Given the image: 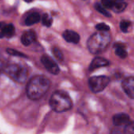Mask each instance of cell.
Wrapping results in <instances>:
<instances>
[{
  "mask_svg": "<svg viewBox=\"0 0 134 134\" xmlns=\"http://www.w3.org/2000/svg\"><path fill=\"white\" fill-rule=\"evenodd\" d=\"M6 51H7V53H8L9 54H10V55H13V56H20V57H24V58L26 57V55H25L24 54L20 53V52H19V51L14 50V49L8 48V49L6 50Z\"/></svg>",
  "mask_w": 134,
  "mask_h": 134,
  "instance_id": "7402d4cb",
  "label": "cell"
},
{
  "mask_svg": "<svg viewBox=\"0 0 134 134\" xmlns=\"http://www.w3.org/2000/svg\"><path fill=\"white\" fill-rule=\"evenodd\" d=\"M63 37L64 39L68 42V43H78L80 40V36L79 35L75 32V31L72 30H66L63 33Z\"/></svg>",
  "mask_w": 134,
  "mask_h": 134,
  "instance_id": "30bf717a",
  "label": "cell"
},
{
  "mask_svg": "<svg viewBox=\"0 0 134 134\" xmlns=\"http://www.w3.org/2000/svg\"><path fill=\"white\" fill-rule=\"evenodd\" d=\"M115 54L119 57H120L121 58H125L127 57L128 53L126 51L125 47L123 46H116V49H115Z\"/></svg>",
  "mask_w": 134,
  "mask_h": 134,
  "instance_id": "9a60e30c",
  "label": "cell"
},
{
  "mask_svg": "<svg viewBox=\"0 0 134 134\" xmlns=\"http://www.w3.org/2000/svg\"><path fill=\"white\" fill-rule=\"evenodd\" d=\"M52 51H53V54L54 57H55L57 59H58L59 61H62V60L64 59L63 53H62V51H61L59 48H57V47H53V50H52Z\"/></svg>",
  "mask_w": 134,
  "mask_h": 134,
  "instance_id": "2e32d148",
  "label": "cell"
},
{
  "mask_svg": "<svg viewBox=\"0 0 134 134\" xmlns=\"http://www.w3.org/2000/svg\"><path fill=\"white\" fill-rule=\"evenodd\" d=\"M124 130L126 134H134V122H130L127 123Z\"/></svg>",
  "mask_w": 134,
  "mask_h": 134,
  "instance_id": "ac0fdd59",
  "label": "cell"
},
{
  "mask_svg": "<svg viewBox=\"0 0 134 134\" xmlns=\"http://www.w3.org/2000/svg\"><path fill=\"white\" fill-rule=\"evenodd\" d=\"M24 1H25V2H31L32 0H24Z\"/></svg>",
  "mask_w": 134,
  "mask_h": 134,
  "instance_id": "484cf974",
  "label": "cell"
},
{
  "mask_svg": "<svg viewBox=\"0 0 134 134\" xmlns=\"http://www.w3.org/2000/svg\"><path fill=\"white\" fill-rule=\"evenodd\" d=\"M110 79L106 76H96L89 80V85L92 92L98 93L102 92L109 84Z\"/></svg>",
  "mask_w": 134,
  "mask_h": 134,
  "instance_id": "5b68a950",
  "label": "cell"
},
{
  "mask_svg": "<svg viewBox=\"0 0 134 134\" xmlns=\"http://www.w3.org/2000/svg\"><path fill=\"white\" fill-rule=\"evenodd\" d=\"M40 21V15L38 13H33L29 14L25 19V24L27 25H32L38 23Z\"/></svg>",
  "mask_w": 134,
  "mask_h": 134,
  "instance_id": "7c38bea8",
  "label": "cell"
},
{
  "mask_svg": "<svg viewBox=\"0 0 134 134\" xmlns=\"http://www.w3.org/2000/svg\"><path fill=\"white\" fill-rule=\"evenodd\" d=\"M41 62L42 63V65L44 66V67L52 74L57 75L60 72V69L58 65L56 63V62L49 55L47 54H44L42 56L41 58Z\"/></svg>",
  "mask_w": 134,
  "mask_h": 134,
  "instance_id": "8992f818",
  "label": "cell"
},
{
  "mask_svg": "<svg viewBox=\"0 0 134 134\" xmlns=\"http://www.w3.org/2000/svg\"><path fill=\"white\" fill-rule=\"evenodd\" d=\"M114 2H115V1H112V0H102V6L104 8L112 9Z\"/></svg>",
  "mask_w": 134,
  "mask_h": 134,
  "instance_id": "603a6c76",
  "label": "cell"
},
{
  "mask_svg": "<svg viewBox=\"0 0 134 134\" xmlns=\"http://www.w3.org/2000/svg\"><path fill=\"white\" fill-rule=\"evenodd\" d=\"M95 8H96V9L98 11V12H100V13H102L103 15H104V16H106V17H110L111 15L109 14V13L105 9V8L103 6H101L100 3H97L96 5H95Z\"/></svg>",
  "mask_w": 134,
  "mask_h": 134,
  "instance_id": "d6986e66",
  "label": "cell"
},
{
  "mask_svg": "<svg viewBox=\"0 0 134 134\" xmlns=\"http://www.w3.org/2000/svg\"><path fill=\"white\" fill-rule=\"evenodd\" d=\"M122 88L124 92L126 93V95L131 98L134 99V77H130L126 79L122 83Z\"/></svg>",
  "mask_w": 134,
  "mask_h": 134,
  "instance_id": "52a82bcc",
  "label": "cell"
},
{
  "mask_svg": "<svg viewBox=\"0 0 134 134\" xmlns=\"http://www.w3.org/2000/svg\"><path fill=\"white\" fill-rule=\"evenodd\" d=\"M5 25V23H3V22H0V30H2Z\"/></svg>",
  "mask_w": 134,
  "mask_h": 134,
  "instance_id": "cb8c5ba5",
  "label": "cell"
},
{
  "mask_svg": "<svg viewBox=\"0 0 134 134\" xmlns=\"http://www.w3.org/2000/svg\"><path fill=\"white\" fill-rule=\"evenodd\" d=\"M36 40V34L34 31L24 32L21 36V43L24 46H29Z\"/></svg>",
  "mask_w": 134,
  "mask_h": 134,
  "instance_id": "ba28073f",
  "label": "cell"
},
{
  "mask_svg": "<svg viewBox=\"0 0 134 134\" xmlns=\"http://www.w3.org/2000/svg\"><path fill=\"white\" fill-rule=\"evenodd\" d=\"M96 28H97V30H98L100 32H108L110 30V27L104 23H100V24H97Z\"/></svg>",
  "mask_w": 134,
  "mask_h": 134,
  "instance_id": "44dd1931",
  "label": "cell"
},
{
  "mask_svg": "<svg viewBox=\"0 0 134 134\" xmlns=\"http://www.w3.org/2000/svg\"><path fill=\"white\" fill-rule=\"evenodd\" d=\"M111 42V36L108 32H96L92 35L87 42L89 51L93 54H97L104 51Z\"/></svg>",
  "mask_w": 134,
  "mask_h": 134,
  "instance_id": "7a4b0ae2",
  "label": "cell"
},
{
  "mask_svg": "<svg viewBox=\"0 0 134 134\" xmlns=\"http://www.w3.org/2000/svg\"><path fill=\"white\" fill-rule=\"evenodd\" d=\"M50 86V81L44 76H35L27 85V96L30 100H38L41 99L48 91Z\"/></svg>",
  "mask_w": 134,
  "mask_h": 134,
  "instance_id": "6da1fadb",
  "label": "cell"
},
{
  "mask_svg": "<svg viewBox=\"0 0 134 134\" xmlns=\"http://www.w3.org/2000/svg\"><path fill=\"white\" fill-rule=\"evenodd\" d=\"M4 37V35H3V33L2 32H0V39L1 38H3Z\"/></svg>",
  "mask_w": 134,
  "mask_h": 134,
  "instance_id": "d4e9b609",
  "label": "cell"
},
{
  "mask_svg": "<svg viewBox=\"0 0 134 134\" xmlns=\"http://www.w3.org/2000/svg\"><path fill=\"white\" fill-rule=\"evenodd\" d=\"M126 6H127V4L126 2H124L123 1H116V2H114L113 7H112L111 9L114 12L121 13L126 8Z\"/></svg>",
  "mask_w": 134,
  "mask_h": 134,
  "instance_id": "5bb4252c",
  "label": "cell"
},
{
  "mask_svg": "<svg viewBox=\"0 0 134 134\" xmlns=\"http://www.w3.org/2000/svg\"><path fill=\"white\" fill-rule=\"evenodd\" d=\"M49 106L56 112H65L71 109L72 101L64 92L57 91L53 93L49 100Z\"/></svg>",
  "mask_w": 134,
  "mask_h": 134,
  "instance_id": "3957f363",
  "label": "cell"
},
{
  "mask_svg": "<svg viewBox=\"0 0 134 134\" xmlns=\"http://www.w3.org/2000/svg\"><path fill=\"white\" fill-rule=\"evenodd\" d=\"M130 122V116L124 113L117 114L113 117V123L117 126H126Z\"/></svg>",
  "mask_w": 134,
  "mask_h": 134,
  "instance_id": "9c48e42d",
  "label": "cell"
},
{
  "mask_svg": "<svg viewBox=\"0 0 134 134\" xmlns=\"http://www.w3.org/2000/svg\"><path fill=\"white\" fill-rule=\"evenodd\" d=\"M5 72L11 79L18 83L25 82L27 77V70L26 68L18 64H12L6 66Z\"/></svg>",
  "mask_w": 134,
  "mask_h": 134,
  "instance_id": "277c9868",
  "label": "cell"
},
{
  "mask_svg": "<svg viewBox=\"0 0 134 134\" xmlns=\"http://www.w3.org/2000/svg\"><path fill=\"white\" fill-rule=\"evenodd\" d=\"M115 1H123V0H115Z\"/></svg>",
  "mask_w": 134,
  "mask_h": 134,
  "instance_id": "4316f807",
  "label": "cell"
},
{
  "mask_svg": "<svg viewBox=\"0 0 134 134\" xmlns=\"http://www.w3.org/2000/svg\"><path fill=\"white\" fill-rule=\"evenodd\" d=\"M52 23H53L52 18L47 13H45L42 17V24L46 27H50L52 25Z\"/></svg>",
  "mask_w": 134,
  "mask_h": 134,
  "instance_id": "e0dca14e",
  "label": "cell"
},
{
  "mask_svg": "<svg viewBox=\"0 0 134 134\" xmlns=\"http://www.w3.org/2000/svg\"><path fill=\"white\" fill-rule=\"evenodd\" d=\"M130 24H131V23L130 21H126V20H122L120 23V28L123 32H127Z\"/></svg>",
  "mask_w": 134,
  "mask_h": 134,
  "instance_id": "ffe728a7",
  "label": "cell"
},
{
  "mask_svg": "<svg viewBox=\"0 0 134 134\" xmlns=\"http://www.w3.org/2000/svg\"><path fill=\"white\" fill-rule=\"evenodd\" d=\"M1 32L3 33L4 36L6 37H11L14 35L15 32V28L12 24H5L3 28L1 30Z\"/></svg>",
  "mask_w": 134,
  "mask_h": 134,
  "instance_id": "4fadbf2b",
  "label": "cell"
},
{
  "mask_svg": "<svg viewBox=\"0 0 134 134\" xmlns=\"http://www.w3.org/2000/svg\"><path fill=\"white\" fill-rule=\"evenodd\" d=\"M109 64H110V62L107 59L101 58V57H97L92 61V62L90 66V70L93 71L96 69H98V68L103 67V66H109Z\"/></svg>",
  "mask_w": 134,
  "mask_h": 134,
  "instance_id": "8fae6325",
  "label": "cell"
}]
</instances>
